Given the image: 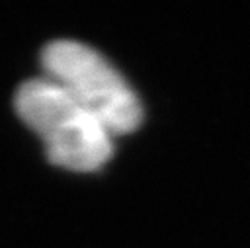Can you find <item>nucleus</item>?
I'll list each match as a JSON object with an SVG mask.
<instances>
[{
    "instance_id": "f257e3e1",
    "label": "nucleus",
    "mask_w": 250,
    "mask_h": 248,
    "mask_svg": "<svg viewBox=\"0 0 250 248\" xmlns=\"http://www.w3.org/2000/svg\"><path fill=\"white\" fill-rule=\"evenodd\" d=\"M16 109L39 135L53 164L94 172L111 158L113 135L49 78L23 82L16 94Z\"/></svg>"
},
{
    "instance_id": "f03ea898",
    "label": "nucleus",
    "mask_w": 250,
    "mask_h": 248,
    "mask_svg": "<svg viewBox=\"0 0 250 248\" xmlns=\"http://www.w3.org/2000/svg\"><path fill=\"white\" fill-rule=\"evenodd\" d=\"M45 78L62 88L78 105L90 111L111 135L135 131L143 107L125 78L92 47L59 39L41 53Z\"/></svg>"
}]
</instances>
